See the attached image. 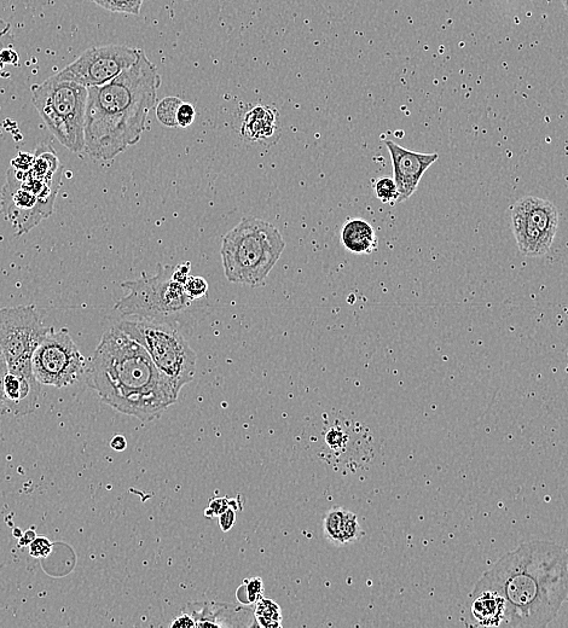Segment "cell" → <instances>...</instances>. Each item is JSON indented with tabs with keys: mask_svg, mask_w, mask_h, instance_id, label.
Here are the masks:
<instances>
[{
	"mask_svg": "<svg viewBox=\"0 0 568 628\" xmlns=\"http://www.w3.org/2000/svg\"><path fill=\"white\" fill-rule=\"evenodd\" d=\"M8 374V364L2 351H0V414L7 412V401L4 394V377Z\"/></svg>",
	"mask_w": 568,
	"mask_h": 628,
	"instance_id": "obj_29",
	"label": "cell"
},
{
	"mask_svg": "<svg viewBox=\"0 0 568 628\" xmlns=\"http://www.w3.org/2000/svg\"><path fill=\"white\" fill-rule=\"evenodd\" d=\"M160 86L158 68L142 51L135 65L119 77L89 87L85 153L94 160L112 161L141 141Z\"/></svg>",
	"mask_w": 568,
	"mask_h": 628,
	"instance_id": "obj_3",
	"label": "cell"
},
{
	"mask_svg": "<svg viewBox=\"0 0 568 628\" xmlns=\"http://www.w3.org/2000/svg\"><path fill=\"white\" fill-rule=\"evenodd\" d=\"M117 327L146 348L156 368L178 395L194 380L197 356L179 325L136 318L120 322Z\"/></svg>",
	"mask_w": 568,
	"mask_h": 628,
	"instance_id": "obj_6",
	"label": "cell"
},
{
	"mask_svg": "<svg viewBox=\"0 0 568 628\" xmlns=\"http://www.w3.org/2000/svg\"><path fill=\"white\" fill-rule=\"evenodd\" d=\"M562 4H564L566 13L568 14V0H562Z\"/></svg>",
	"mask_w": 568,
	"mask_h": 628,
	"instance_id": "obj_38",
	"label": "cell"
},
{
	"mask_svg": "<svg viewBox=\"0 0 568 628\" xmlns=\"http://www.w3.org/2000/svg\"><path fill=\"white\" fill-rule=\"evenodd\" d=\"M52 551V543L48 538L37 537L30 544V554L34 558L49 557Z\"/></svg>",
	"mask_w": 568,
	"mask_h": 628,
	"instance_id": "obj_28",
	"label": "cell"
},
{
	"mask_svg": "<svg viewBox=\"0 0 568 628\" xmlns=\"http://www.w3.org/2000/svg\"><path fill=\"white\" fill-rule=\"evenodd\" d=\"M190 270H191V264L189 263H183L181 265L175 266V269H173V273H172V278L175 279V281L185 284V282L188 281V278L190 277Z\"/></svg>",
	"mask_w": 568,
	"mask_h": 628,
	"instance_id": "obj_32",
	"label": "cell"
},
{
	"mask_svg": "<svg viewBox=\"0 0 568 628\" xmlns=\"http://www.w3.org/2000/svg\"><path fill=\"white\" fill-rule=\"evenodd\" d=\"M11 40V26L10 23L0 19V51L8 48Z\"/></svg>",
	"mask_w": 568,
	"mask_h": 628,
	"instance_id": "obj_34",
	"label": "cell"
},
{
	"mask_svg": "<svg viewBox=\"0 0 568 628\" xmlns=\"http://www.w3.org/2000/svg\"><path fill=\"white\" fill-rule=\"evenodd\" d=\"M110 447H112L114 451H118V452L126 450L127 440L125 436L115 435L112 441H110Z\"/></svg>",
	"mask_w": 568,
	"mask_h": 628,
	"instance_id": "obj_36",
	"label": "cell"
},
{
	"mask_svg": "<svg viewBox=\"0 0 568 628\" xmlns=\"http://www.w3.org/2000/svg\"><path fill=\"white\" fill-rule=\"evenodd\" d=\"M32 100L46 126L63 147L85 153V120L89 89L55 74L34 84Z\"/></svg>",
	"mask_w": 568,
	"mask_h": 628,
	"instance_id": "obj_5",
	"label": "cell"
},
{
	"mask_svg": "<svg viewBox=\"0 0 568 628\" xmlns=\"http://www.w3.org/2000/svg\"><path fill=\"white\" fill-rule=\"evenodd\" d=\"M237 508L230 507L224 511L222 515H219V526L223 529V532H229L236 523Z\"/></svg>",
	"mask_w": 568,
	"mask_h": 628,
	"instance_id": "obj_30",
	"label": "cell"
},
{
	"mask_svg": "<svg viewBox=\"0 0 568 628\" xmlns=\"http://www.w3.org/2000/svg\"><path fill=\"white\" fill-rule=\"evenodd\" d=\"M34 377L42 386L65 388L86 374L88 362L68 329L50 328L32 358Z\"/></svg>",
	"mask_w": 568,
	"mask_h": 628,
	"instance_id": "obj_9",
	"label": "cell"
},
{
	"mask_svg": "<svg viewBox=\"0 0 568 628\" xmlns=\"http://www.w3.org/2000/svg\"><path fill=\"white\" fill-rule=\"evenodd\" d=\"M63 168L57 159L51 145L42 144L34 153V160L30 172L32 176L43 179L45 182H55L62 177Z\"/></svg>",
	"mask_w": 568,
	"mask_h": 628,
	"instance_id": "obj_19",
	"label": "cell"
},
{
	"mask_svg": "<svg viewBox=\"0 0 568 628\" xmlns=\"http://www.w3.org/2000/svg\"><path fill=\"white\" fill-rule=\"evenodd\" d=\"M37 380L8 374L4 377V394L7 401V412L15 416H26L37 409L38 398L42 387Z\"/></svg>",
	"mask_w": 568,
	"mask_h": 628,
	"instance_id": "obj_14",
	"label": "cell"
},
{
	"mask_svg": "<svg viewBox=\"0 0 568 628\" xmlns=\"http://www.w3.org/2000/svg\"><path fill=\"white\" fill-rule=\"evenodd\" d=\"M254 619L257 626L275 628L282 626V612L280 606L270 598L262 597L255 603Z\"/></svg>",
	"mask_w": 568,
	"mask_h": 628,
	"instance_id": "obj_20",
	"label": "cell"
},
{
	"mask_svg": "<svg viewBox=\"0 0 568 628\" xmlns=\"http://www.w3.org/2000/svg\"><path fill=\"white\" fill-rule=\"evenodd\" d=\"M323 532L329 542L336 546L356 543L364 536L356 514L345 508H333L324 515Z\"/></svg>",
	"mask_w": 568,
	"mask_h": 628,
	"instance_id": "obj_16",
	"label": "cell"
},
{
	"mask_svg": "<svg viewBox=\"0 0 568 628\" xmlns=\"http://www.w3.org/2000/svg\"><path fill=\"white\" fill-rule=\"evenodd\" d=\"M85 376L103 403L143 422L160 417L179 397L146 348L118 327L103 334Z\"/></svg>",
	"mask_w": 568,
	"mask_h": 628,
	"instance_id": "obj_2",
	"label": "cell"
},
{
	"mask_svg": "<svg viewBox=\"0 0 568 628\" xmlns=\"http://www.w3.org/2000/svg\"><path fill=\"white\" fill-rule=\"evenodd\" d=\"M171 627L172 628L196 627V622L193 616H191L188 612H185V610H183V613L177 616L175 620H173Z\"/></svg>",
	"mask_w": 568,
	"mask_h": 628,
	"instance_id": "obj_33",
	"label": "cell"
},
{
	"mask_svg": "<svg viewBox=\"0 0 568 628\" xmlns=\"http://www.w3.org/2000/svg\"><path fill=\"white\" fill-rule=\"evenodd\" d=\"M173 269V266L158 265L155 276L143 273L141 278L121 284L129 294L117 302L115 310L125 317L179 325V319L195 301L185 292L184 284L172 278Z\"/></svg>",
	"mask_w": 568,
	"mask_h": 628,
	"instance_id": "obj_7",
	"label": "cell"
},
{
	"mask_svg": "<svg viewBox=\"0 0 568 628\" xmlns=\"http://www.w3.org/2000/svg\"><path fill=\"white\" fill-rule=\"evenodd\" d=\"M92 3L98 5L103 9L110 11V13L139 15L144 0H91Z\"/></svg>",
	"mask_w": 568,
	"mask_h": 628,
	"instance_id": "obj_22",
	"label": "cell"
},
{
	"mask_svg": "<svg viewBox=\"0 0 568 628\" xmlns=\"http://www.w3.org/2000/svg\"><path fill=\"white\" fill-rule=\"evenodd\" d=\"M2 211L13 224L17 236L36 228L54 212V203L45 201L23 184L13 167L9 168L3 188Z\"/></svg>",
	"mask_w": 568,
	"mask_h": 628,
	"instance_id": "obj_12",
	"label": "cell"
},
{
	"mask_svg": "<svg viewBox=\"0 0 568 628\" xmlns=\"http://www.w3.org/2000/svg\"><path fill=\"white\" fill-rule=\"evenodd\" d=\"M568 598V569L558 546L532 543L504 557L472 596L474 625L544 627Z\"/></svg>",
	"mask_w": 568,
	"mask_h": 628,
	"instance_id": "obj_1",
	"label": "cell"
},
{
	"mask_svg": "<svg viewBox=\"0 0 568 628\" xmlns=\"http://www.w3.org/2000/svg\"><path fill=\"white\" fill-rule=\"evenodd\" d=\"M286 249L276 226L259 218H245L223 238L224 275L231 283L264 286Z\"/></svg>",
	"mask_w": 568,
	"mask_h": 628,
	"instance_id": "obj_4",
	"label": "cell"
},
{
	"mask_svg": "<svg viewBox=\"0 0 568 628\" xmlns=\"http://www.w3.org/2000/svg\"><path fill=\"white\" fill-rule=\"evenodd\" d=\"M34 160V154L21 153L11 162V167L19 171H30Z\"/></svg>",
	"mask_w": 568,
	"mask_h": 628,
	"instance_id": "obj_31",
	"label": "cell"
},
{
	"mask_svg": "<svg viewBox=\"0 0 568 628\" xmlns=\"http://www.w3.org/2000/svg\"><path fill=\"white\" fill-rule=\"evenodd\" d=\"M264 584L260 578L246 579L245 583L237 591V597L243 604L257 603L263 596Z\"/></svg>",
	"mask_w": 568,
	"mask_h": 628,
	"instance_id": "obj_23",
	"label": "cell"
},
{
	"mask_svg": "<svg viewBox=\"0 0 568 628\" xmlns=\"http://www.w3.org/2000/svg\"><path fill=\"white\" fill-rule=\"evenodd\" d=\"M142 50L126 45H104L91 48L77 60L57 73L63 79L73 80L85 87L109 83L135 65Z\"/></svg>",
	"mask_w": 568,
	"mask_h": 628,
	"instance_id": "obj_11",
	"label": "cell"
},
{
	"mask_svg": "<svg viewBox=\"0 0 568 628\" xmlns=\"http://www.w3.org/2000/svg\"><path fill=\"white\" fill-rule=\"evenodd\" d=\"M341 243L352 254H372L378 249V236L372 225L363 219H352L341 230Z\"/></svg>",
	"mask_w": 568,
	"mask_h": 628,
	"instance_id": "obj_18",
	"label": "cell"
},
{
	"mask_svg": "<svg viewBox=\"0 0 568 628\" xmlns=\"http://www.w3.org/2000/svg\"><path fill=\"white\" fill-rule=\"evenodd\" d=\"M375 194L382 203H390L396 205L398 202V189L394 179L381 178L375 184Z\"/></svg>",
	"mask_w": 568,
	"mask_h": 628,
	"instance_id": "obj_24",
	"label": "cell"
},
{
	"mask_svg": "<svg viewBox=\"0 0 568 628\" xmlns=\"http://www.w3.org/2000/svg\"><path fill=\"white\" fill-rule=\"evenodd\" d=\"M4 63L2 61V56H0V71H2V69L4 68Z\"/></svg>",
	"mask_w": 568,
	"mask_h": 628,
	"instance_id": "obj_39",
	"label": "cell"
},
{
	"mask_svg": "<svg viewBox=\"0 0 568 628\" xmlns=\"http://www.w3.org/2000/svg\"><path fill=\"white\" fill-rule=\"evenodd\" d=\"M0 56H2V61L4 65L17 66L19 65L20 57L17 55V52L13 49H3L0 51Z\"/></svg>",
	"mask_w": 568,
	"mask_h": 628,
	"instance_id": "obj_35",
	"label": "cell"
},
{
	"mask_svg": "<svg viewBox=\"0 0 568 628\" xmlns=\"http://www.w3.org/2000/svg\"><path fill=\"white\" fill-rule=\"evenodd\" d=\"M386 147L390 151L393 179L399 193L397 203H402L416 193L423 174L428 168L436 164L439 155L437 153H416V151L405 149L392 141H386Z\"/></svg>",
	"mask_w": 568,
	"mask_h": 628,
	"instance_id": "obj_13",
	"label": "cell"
},
{
	"mask_svg": "<svg viewBox=\"0 0 568 628\" xmlns=\"http://www.w3.org/2000/svg\"><path fill=\"white\" fill-rule=\"evenodd\" d=\"M36 538H37L36 532L32 531V529L31 531L30 529H28V531H26L25 533H22V536L19 538V545L22 546V548H26V546H30V544Z\"/></svg>",
	"mask_w": 568,
	"mask_h": 628,
	"instance_id": "obj_37",
	"label": "cell"
},
{
	"mask_svg": "<svg viewBox=\"0 0 568 628\" xmlns=\"http://www.w3.org/2000/svg\"><path fill=\"white\" fill-rule=\"evenodd\" d=\"M185 292L193 301L204 300L208 293V283L205 278L190 276L184 284Z\"/></svg>",
	"mask_w": 568,
	"mask_h": 628,
	"instance_id": "obj_25",
	"label": "cell"
},
{
	"mask_svg": "<svg viewBox=\"0 0 568 628\" xmlns=\"http://www.w3.org/2000/svg\"><path fill=\"white\" fill-rule=\"evenodd\" d=\"M278 112L268 106H255L248 110L242 121V136L252 142H262L275 136Z\"/></svg>",
	"mask_w": 568,
	"mask_h": 628,
	"instance_id": "obj_17",
	"label": "cell"
},
{
	"mask_svg": "<svg viewBox=\"0 0 568 628\" xmlns=\"http://www.w3.org/2000/svg\"><path fill=\"white\" fill-rule=\"evenodd\" d=\"M183 101L178 97H166L156 107V118L166 127H178L177 113Z\"/></svg>",
	"mask_w": 568,
	"mask_h": 628,
	"instance_id": "obj_21",
	"label": "cell"
},
{
	"mask_svg": "<svg viewBox=\"0 0 568 628\" xmlns=\"http://www.w3.org/2000/svg\"><path fill=\"white\" fill-rule=\"evenodd\" d=\"M196 118V110L193 104L183 102L177 113V124L181 129H187V127L193 125Z\"/></svg>",
	"mask_w": 568,
	"mask_h": 628,
	"instance_id": "obj_27",
	"label": "cell"
},
{
	"mask_svg": "<svg viewBox=\"0 0 568 628\" xmlns=\"http://www.w3.org/2000/svg\"><path fill=\"white\" fill-rule=\"evenodd\" d=\"M44 314L33 305L0 308V351L11 374L36 380L33 354L50 331L44 325Z\"/></svg>",
	"mask_w": 568,
	"mask_h": 628,
	"instance_id": "obj_8",
	"label": "cell"
},
{
	"mask_svg": "<svg viewBox=\"0 0 568 628\" xmlns=\"http://www.w3.org/2000/svg\"><path fill=\"white\" fill-rule=\"evenodd\" d=\"M185 612L193 616L196 627H231L243 626L240 621L248 618L253 612L248 608L230 606V604L219 603H194L189 604Z\"/></svg>",
	"mask_w": 568,
	"mask_h": 628,
	"instance_id": "obj_15",
	"label": "cell"
},
{
	"mask_svg": "<svg viewBox=\"0 0 568 628\" xmlns=\"http://www.w3.org/2000/svg\"><path fill=\"white\" fill-rule=\"evenodd\" d=\"M237 499H239V497H237ZM237 499H230L228 497L211 499L205 511V516L212 519V517L222 515L224 511L230 507L237 508V505H243L242 502H237ZM237 509L241 510L240 508Z\"/></svg>",
	"mask_w": 568,
	"mask_h": 628,
	"instance_id": "obj_26",
	"label": "cell"
},
{
	"mask_svg": "<svg viewBox=\"0 0 568 628\" xmlns=\"http://www.w3.org/2000/svg\"><path fill=\"white\" fill-rule=\"evenodd\" d=\"M558 226V209L548 200L526 196L512 208L515 240L526 257L538 258L547 254L552 248Z\"/></svg>",
	"mask_w": 568,
	"mask_h": 628,
	"instance_id": "obj_10",
	"label": "cell"
}]
</instances>
